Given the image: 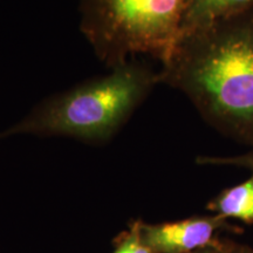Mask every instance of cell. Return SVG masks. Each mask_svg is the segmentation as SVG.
Wrapping results in <instances>:
<instances>
[{"label": "cell", "instance_id": "obj_8", "mask_svg": "<svg viewBox=\"0 0 253 253\" xmlns=\"http://www.w3.org/2000/svg\"><path fill=\"white\" fill-rule=\"evenodd\" d=\"M196 162L201 166H231L246 168V169H253V148L248 153L237 156H226V157H214V156H199Z\"/></svg>", "mask_w": 253, "mask_h": 253}, {"label": "cell", "instance_id": "obj_7", "mask_svg": "<svg viewBox=\"0 0 253 253\" xmlns=\"http://www.w3.org/2000/svg\"><path fill=\"white\" fill-rule=\"evenodd\" d=\"M141 224V219L131 221L128 229L114 239L113 253H153L142 239Z\"/></svg>", "mask_w": 253, "mask_h": 253}, {"label": "cell", "instance_id": "obj_3", "mask_svg": "<svg viewBox=\"0 0 253 253\" xmlns=\"http://www.w3.org/2000/svg\"><path fill=\"white\" fill-rule=\"evenodd\" d=\"M186 0H80V30L107 67L147 54L166 62L179 39Z\"/></svg>", "mask_w": 253, "mask_h": 253}, {"label": "cell", "instance_id": "obj_1", "mask_svg": "<svg viewBox=\"0 0 253 253\" xmlns=\"http://www.w3.org/2000/svg\"><path fill=\"white\" fill-rule=\"evenodd\" d=\"M158 75L220 134L253 148V6L182 37Z\"/></svg>", "mask_w": 253, "mask_h": 253}, {"label": "cell", "instance_id": "obj_9", "mask_svg": "<svg viewBox=\"0 0 253 253\" xmlns=\"http://www.w3.org/2000/svg\"><path fill=\"white\" fill-rule=\"evenodd\" d=\"M218 249L220 253H253V248L239 244L229 239H218Z\"/></svg>", "mask_w": 253, "mask_h": 253}, {"label": "cell", "instance_id": "obj_10", "mask_svg": "<svg viewBox=\"0 0 253 253\" xmlns=\"http://www.w3.org/2000/svg\"><path fill=\"white\" fill-rule=\"evenodd\" d=\"M189 253H220L219 249H218V240L212 245L207 246V248H202V249L195 250V251L189 252Z\"/></svg>", "mask_w": 253, "mask_h": 253}, {"label": "cell", "instance_id": "obj_2", "mask_svg": "<svg viewBox=\"0 0 253 253\" xmlns=\"http://www.w3.org/2000/svg\"><path fill=\"white\" fill-rule=\"evenodd\" d=\"M110 71L42 100L0 132V138L31 134L67 136L94 144L108 142L160 84L158 72L134 59Z\"/></svg>", "mask_w": 253, "mask_h": 253}, {"label": "cell", "instance_id": "obj_6", "mask_svg": "<svg viewBox=\"0 0 253 253\" xmlns=\"http://www.w3.org/2000/svg\"><path fill=\"white\" fill-rule=\"evenodd\" d=\"M207 209L221 218H233L253 224V169L245 182L223 190L209 202Z\"/></svg>", "mask_w": 253, "mask_h": 253}, {"label": "cell", "instance_id": "obj_5", "mask_svg": "<svg viewBox=\"0 0 253 253\" xmlns=\"http://www.w3.org/2000/svg\"><path fill=\"white\" fill-rule=\"evenodd\" d=\"M252 6L253 0H186L179 39L223 19L242 13Z\"/></svg>", "mask_w": 253, "mask_h": 253}, {"label": "cell", "instance_id": "obj_4", "mask_svg": "<svg viewBox=\"0 0 253 253\" xmlns=\"http://www.w3.org/2000/svg\"><path fill=\"white\" fill-rule=\"evenodd\" d=\"M227 227V219L217 214L192 216L157 224L142 221L141 235L153 253H189L214 244Z\"/></svg>", "mask_w": 253, "mask_h": 253}]
</instances>
